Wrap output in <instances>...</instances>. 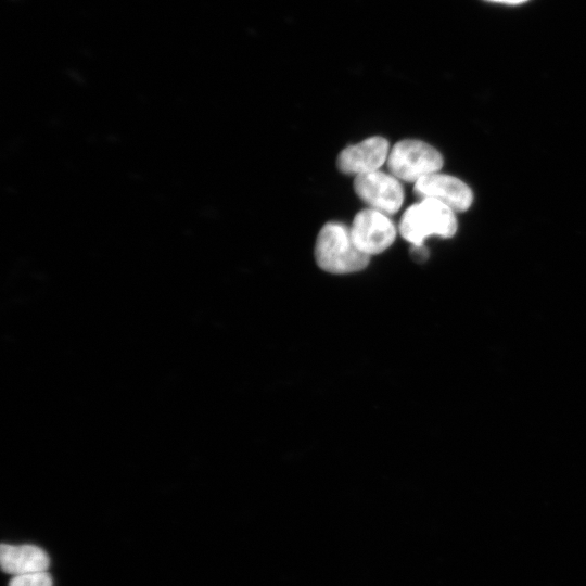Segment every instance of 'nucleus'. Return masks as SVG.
Listing matches in <instances>:
<instances>
[{"instance_id":"nucleus-7","label":"nucleus","mask_w":586,"mask_h":586,"mask_svg":"<svg viewBox=\"0 0 586 586\" xmlns=\"http://www.w3.org/2000/svg\"><path fill=\"white\" fill-rule=\"evenodd\" d=\"M390 151V143L385 138L370 137L343 149L337 156L336 165L343 174L356 177L379 170L387 161Z\"/></svg>"},{"instance_id":"nucleus-1","label":"nucleus","mask_w":586,"mask_h":586,"mask_svg":"<svg viewBox=\"0 0 586 586\" xmlns=\"http://www.w3.org/2000/svg\"><path fill=\"white\" fill-rule=\"evenodd\" d=\"M315 259L322 270L344 275L365 269L370 256L356 247L346 225L330 221L320 229L317 235Z\"/></svg>"},{"instance_id":"nucleus-6","label":"nucleus","mask_w":586,"mask_h":586,"mask_svg":"<svg viewBox=\"0 0 586 586\" xmlns=\"http://www.w3.org/2000/svg\"><path fill=\"white\" fill-rule=\"evenodd\" d=\"M413 193L419 200H436L454 212L467 211L473 200L471 189L463 181L440 173L419 179L415 183Z\"/></svg>"},{"instance_id":"nucleus-3","label":"nucleus","mask_w":586,"mask_h":586,"mask_svg":"<svg viewBox=\"0 0 586 586\" xmlns=\"http://www.w3.org/2000/svg\"><path fill=\"white\" fill-rule=\"evenodd\" d=\"M390 174L398 180L416 183L419 179L438 173L443 156L432 145L416 139L395 143L387 157Z\"/></svg>"},{"instance_id":"nucleus-4","label":"nucleus","mask_w":586,"mask_h":586,"mask_svg":"<svg viewBox=\"0 0 586 586\" xmlns=\"http://www.w3.org/2000/svg\"><path fill=\"white\" fill-rule=\"evenodd\" d=\"M354 190L368 208L387 216L396 214L404 201V190L399 180L392 174L381 170L356 176Z\"/></svg>"},{"instance_id":"nucleus-9","label":"nucleus","mask_w":586,"mask_h":586,"mask_svg":"<svg viewBox=\"0 0 586 586\" xmlns=\"http://www.w3.org/2000/svg\"><path fill=\"white\" fill-rule=\"evenodd\" d=\"M9 586H52V578L47 571L13 576Z\"/></svg>"},{"instance_id":"nucleus-5","label":"nucleus","mask_w":586,"mask_h":586,"mask_svg":"<svg viewBox=\"0 0 586 586\" xmlns=\"http://www.w3.org/2000/svg\"><path fill=\"white\" fill-rule=\"evenodd\" d=\"M349 231L356 247L370 257L385 251L396 238V228L390 217L371 208L356 214Z\"/></svg>"},{"instance_id":"nucleus-8","label":"nucleus","mask_w":586,"mask_h":586,"mask_svg":"<svg viewBox=\"0 0 586 586\" xmlns=\"http://www.w3.org/2000/svg\"><path fill=\"white\" fill-rule=\"evenodd\" d=\"M0 563L3 572L17 576L44 572L50 560L46 551L35 545L2 544Z\"/></svg>"},{"instance_id":"nucleus-10","label":"nucleus","mask_w":586,"mask_h":586,"mask_svg":"<svg viewBox=\"0 0 586 586\" xmlns=\"http://www.w3.org/2000/svg\"><path fill=\"white\" fill-rule=\"evenodd\" d=\"M410 256L415 262L422 263L428 258L429 253L424 245H412Z\"/></svg>"},{"instance_id":"nucleus-2","label":"nucleus","mask_w":586,"mask_h":586,"mask_svg":"<svg viewBox=\"0 0 586 586\" xmlns=\"http://www.w3.org/2000/svg\"><path fill=\"white\" fill-rule=\"evenodd\" d=\"M457 231L455 212L433 199H422L410 205L399 221L400 235L412 245H423L426 238H450Z\"/></svg>"},{"instance_id":"nucleus-11","label":"nucleus","mask_w":586,"mask_h":586,"mask_svg":"<svg viewBox=\"0 0 586 586\" xmlns=\"http://www.w3.org/2000/svg\"><path fill=\"white\" fill-rule=\"evenodd\" d=\"M488 1H493V2H499V3H508V4H517V3H522L526 0H488Z\"/></svg>"}]
</instances>
